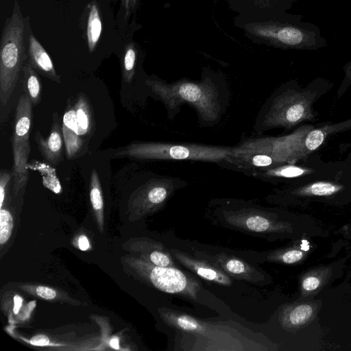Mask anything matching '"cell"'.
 <instances>
[{
  "mask_svg": "<svg viewBox=\"0 0 351 351\" xmlns=\"http://www.w3.org/2000/svg\"><path fill=\"white\" fill-rule=\"evenodd\" d=\"M24 21L14 1L11 16L4 23L0 48V103L5 106L17 83L24 57Z\"/></svg>",
  "mask_w": 351,
  "mask_h": 351,
  "instance_id": "6da1fadb",
  "label": "cell"
},
{
  "mask_svg": "<svg viewBox=\"0 0 351 351\" xmlns=\"http://www.w3.org/2000/svg\"><path fill=\"white\" fill-rule=\"evenodd\" d=\"M146 84L169 110L187 103L195 107L207 121H213L219 116V94L213 85L188 81L167 84L154 80H147Z\"/></svg>",
  "mask_w": 351,
  "mask_h": 351,
  "instance_id": "7a4b0ae2",
  "label": "cell"
},
{
  "mask_svg": "<svg viewBox=\"0 0 351 351\" xmlns=\"http://www.w3.org/2000/svg\"><path fill=\"white\" fill-rule=\"evenodd\" d=\"M233 148L197 144L133 142L117 151L119 157L149 160H192L218 162L229 161Z\"/></svg>",
  "mask_w": 351,
  "mask_h": 351,
  "instance_id": "3957f363",
  "label": "cell"
},
{
  "mask_svg": "<svg viewBox=\"0 0 351 351\" xmlns=\"http://www.w3.org/2000/svg\"><path fill=\"white\" fill-rule=\"evenodd\" d=\"M316 97V93L310 89L289 90L279 94L272 100L263 125L289 129L302 122L315 120L312 104Z\"/></svg>",
  "mask_w": 351,
  "mask_h": 351,
  "instance_id": "277c9868",
  "label": "cell"
},
{
  "mask_svg": "<svg viewBox=\"0 0 351 351\" xmlns=\"http://www.w3.org/2000/svg\"><path fill=\"white\" fill-rule=\"evenodd\" d=\"M313 128L311 125H304L288 135L249 139L237 147L236 150L243 153L266 154L273 159L276 166L295 164L309 154L304 139Z\"/></svg>",
  "mask_w": 351,
  "mask_h": 351,
  "instance_id": "5b68a950",
  "label": "cell"
},
{
  "mask_svg": "<svg viewBox=\"0 0 351 351\" xmlns=\"http://www.w3.org/2000/svg\"><path fill=\"white\" fill-rule=\"evenodd\" d=\"M32 107L27 95H21L16 106L12 138L15 193L26 184L29 178L27 162L30 152L29 132L32 124Z\"/></svg>",
  "mask_w": 351,
  "mask_h": 351,
  "instance_id": "8992f818",
  "label": "cell"
},
{
  "mask_svg": "<svg viewBox=\"0 0 351 351\" xmlns=\"http://www.w3.org/2000/svg\"><path fill=\"white\" fill-rule=\"evenodd\" d=\"M174 189L172 180L151 179L136 191L134 204L142 210H149L162 206Z\"/></svg>",
  "mask_w": 351,
  "mask_h": 351,
  "instance_id": "52a82bcc",
  "label": "cell"
},
{
  "mask_svg": "<svg viewBox=\"0 0 351 351\" xmlns=\"http://www.w3.org/2000/svg\"><path fill=\"white\" fill-rule=\"evenodd\" d=\"M170 252L183 266L202 278L224 286L231 285L232 281L229 276L213 263L195 258L176 249L171 248Z\"/></svg>",
  "mask_w": 351,
  "mask_h": 351,
  "instance_id": "ba28073f",
  "label": "cell"
},
{
  "mask_svg": "<svg viewBox=\"0 0 351 351\" xmlns=\"http://www.w3.org/2000/svg\"><path fill=\"white\" fill-rule=\"evenodd\" d=\"M34 139L43 157L52 165L56 166L62 160L63 133L60 119L57 112L53 114V123L50 133L44 138L36 131Z\"/></svg>",
  "mask_w": 351,
  "mask_h": 351,
  "instance_id": "9c48e42d",
  "label": "cell"
},
{
  "mask_svg": "<svg viewBox=\"0 0 351 351\" xmlns=\"http://www.w3.org/2000/svg\"><path fill=\"white\" fill-rule=\"evenodd\" d=\"M226 220L234 226L256 232L276 231L280 227L277 221L255 210L232 212L228 214Z\"/></svg>",
  "mask_w": 351,
  "mask_h": 351,
  "instance_id": "30bf717a",
  "label": "cell"
},
{
  "mask_svg": "<svg viewBox=\"0 0 351 351\" xmlns=\"http://www.w3.org/2000/svg\"><path fill=\"white\" fill-rule=\"evenodd\" d=\"M28 56L29 63L36 72L55 82H61L49 55L33 34L29 36Z\"/></svg>",
  "mask_w": 351,
  "mask_h": 351,
  "instance_id": "8fae6325",
  "label": "cell"
},
{
  "mask_svg": "<svg viewBox=\"0 0 351 351\" xmlns=\"http://www.w3.org/2000/svg\"><path fill=\"white\" fill-rule=\"evenodd\" d=\"M209 258L225 273L237 278L252 281L261 279V274L237 257L221 253L211 255Z\"/></svg>",
  "mask_w": 351,
  "mask_h": 351,
  "instance_id": "7c38bea8",
  "label": "cell"
},
{
  "mask_svg": "<svg viewBox=\"0 0 351 351\" xmlns=\"http://www.w3.org/2000/svg\"><path fill=\"white\" fill-rule=\"evenodd\" d=\"M102 32V22L98 3L93 1L89 4L86 25V39L90 53L95 51Z\"/></svg>",
  "mask_w": 351,
  "mask_h": 351,
  "instance_id": "4fadbf2b",
  "label": "cell"
},
{
  "mask_svg": "<svg viewBox=\"0 0 351 351\" xmlns=\"http://www.w3.org/2000/svg\"><path fill=\"white\" fill-rule=\"evenodd\" d=\"M74 107L76 112L78 134L82 137L90 134L93 128L94 119L87 97L83 93L79 94Z\"/></svg>",
  "mask_w": 351,
  "mask_h": 351,
  "instance_id": "5bb4252c",
  "label": "cell"
},
{
  "mask_svg": "<svg viewBox=\"0 0 351 351\" xmlns=\"http://www.w3.org/2000/svg\"><path fill=\"white\" fill-rule=\"evenodd\" d=\"M23 73V90L25 94L29 98L33 106H37L41 99V83L40 78L28 62L22 69Z\"/></svg>",
  "mask_w": 351,
  "mask_h": 351,
  "instance_id": "9a60e30c",
  "label": "cell"
},
{
  "mask_svg": "<svg viewBox=\"0 0 351 351\" xmlns=\"http://www.w3.org/2000/svg\"><path fill=\"white\" fill-rule=\"evenodd\" d=\"M343 186L332 182L319 181L295 190L293 193L306 196H328L343 189Z\"/></svg>",
  "mask_w": 351,
  "mask_h": 351,
  "instance_id": "2e32d148",
  "label": "cell"
},
{
  "mask_svg": "<svg viewBox=\"0 0 351 351\" xmlns=\"http://www.w3.org/2000/svg\"><path fill=\"white\" fill-rule=\"evenodd\" d=\"M313 172H314V170L312 169L296 166L294 164L282 165L258 171L260 175L262 176L285 178H297Z\"/></svg>",
  "mask_w": 351,
  "mask_h": 351,
  "instance_id": "e0dca14e",
  "label": "cell"
},
{
  "mask_svg": "<svg viewBox=\"0 0 351 351\" xmlns=\"http://www.w3.org/2000/svg\"><path fill=\"white\" fill-rule=\"evenodd\" d=\"M313 313V308L308 304H299L286 313L282 322L289 326H298L308 322Z\"/></svg>",
  "mask_w": 351,
  "mask_h": 351,
  "instance_id": "ac0fdd59",
  "label": "cell"
},
{
  "mask_svg": "<svg viewBox=\"0 0 351 351\" xmlns=\"http://www.w3.org/2000/svg\"><path fill=\"white\" fill-rule=\"evenodd\" d=\"M63 138L65 143L66 157L73 159L82 152L83 148V139L74 130L62 124Z\"/></svg>",
  "mask_w": 351,
  "mask_h": 351,
  "instance_id": "d6986e66",
  "label": "cell"
},
{
  "mask_svg": "<svg viewBox=\"0 0 351 351\" xmlns=\"http://www.w3.org/2000/svg\"><path fill=\"white\" fill-rule=\"evenodd\" d=\"M90 199L93 210L101 218L104 201L100 180L95 169L92 170L90 177Z\"/></svg>",
  "mask_w": 351,
  "mask_h": 351,
  "instance_id": "ffe728a7",
  "label": "cell"
},
{
  "mask_svg": "<svg viewBox=\"0 0 351 351\" xmlns=\"http://www.w3.org/2000/svg\"><path fill=\"white\" fill-rule=\"evenodd\" d=\"M136 59V47L134 43H130L125 47L123 58L122 77L125 83L130 84L133 80Z\"/></svg>",
  "mask_w": 351,
  "mask_h": 351,
  "instance_id": "44dd1931",
  "label": "cell"
},
{
  "mask_svg": "<svg viewBox=\"0 0 351 351\" xmlns=\"http://www.w3.org/2000/svg\"><path fill=\"white\" fill-rule=\"evenodd\" d=\"M328 134V125L311 130L307 133L304 139L305 147L308 153L311 154L319 148Z\"/></svg>",
  "mask_w": 351,
  "mask_h": 351,
  "instance_id": "7402d4cb",
  "label": "cell"
},
{
  "mask_svg": "<svg viewBox=\"0 0 351 351\" xmlns=\"http://www.w3.org/2000/svg\"><path fill=\"white\" fill-rule=\"evenodd\" d=\"M13 228V219L11 213L5 210H0V243L3 245L10 239Z\"/></svg>",
  "mask_w": 351,
  "mask_h": 351,
  "instance_id": "603a6c76",
  "label": "cell"
},
{
  "mask_svg": "<svg viewBox=\"0 0 351 351\" xmlns=\"http://www.w3.org/2000/svg\"><path fill=\"white\" fill-rule=\"evenodd\" d=\"M62 124L78 134L75 109L69 101H68L67 106L63 116Z\"/></svg>",
  "mask_w": 351,
  "mask_h": 351,
  "instance_id": "cb8c5ba5",
  "label": "cell"
},
{
  "mask_svg": "<svg viewBox=\"0 0 351 351\" xmlns=\"http://www.w3.org/2000/svg\"><path fill=\"white\" fill-rule=\"evenodd\" d=\"M12 177H14L13 171L3 169L0 172V208H2L7 187Z\"/></svg>",
  "mask_w": 351,
  "mask_h": 351,
  "instance_id": "d4e9b609",
  "label": "cell"
},
{
  "mask_svg": "<svg viewBox=\"0 0 351 351\" xmlns=\"http://www.w3.org/2000/svg\"><path fill=\"white\" fill-rule=\"evenodd\" d=\"M343 70L345 72V76L341 82V86L338 89L337 96L341 97L348 89V88L351 84V61L347 63L344 67Z\"/></svg>",
  "mask_w": 351,
  "mask_h": 351,
  "instance_id": "484cf974",
  "label": "cell"
},
{
  "mask_svg": "<svg viewBox=\"0 0 351 351\" xmlns=\"http://www.w3.org/2000/svg\"><path fill=\"white\" fill-rule=\"evenodd\" d=\"M302 256V252L298 250H291L284 252L280 258L285 263L292 264L299 261Z\"/></svg>",
  "mask_w": 351,
  "mask_h": 351,
  "instance_id": "4316f807",
  "label": "cell"
},
{
  "mask_svg": "<svg viewBox=\"0 0 351 351\" xmlns=\"http://www.w3.org/2000/svg\"><path fill=\"white\" fill-rule=\"evenodd\" d=\"M36 292L39 297L45 300H52L56 296V291L47 287L38 286Z\"/></svg>",
  "mask_w": 351,
  "mask_h": 351,
  "instance_id": "83f0119b",
  "label": "cell"
},
{
  "mask_svg": "<svg viewBox=\"0 0 351 351\" xmlns=\"http://www.w3.org/2000/svg\"><path fill=\"white\" fill-rule=\"evenodd\" d=\"M319 279L315 276H308L302 282V288L308 291L315 290L319 286Z\"/></svg>",
  "mask_w": 351,
  "mask_h": 351,
  "instance_id": "f1b7e54d",
  "label": "cell"
},
{
  "mask_svg": "<svg viewBox=\"0 0 351 351\" xmlns=\"http://www.w3.org/2000/svg\"><path fill=\"white\" fill-rule=\"evenodd\" d=\"M137 0H121L125 19H128L130 15L133 12Z\"/></svg>",
  "mask_w": 351,
  "mask_h": 351,
  "instance_id": "f546056e",
  "label": "cell"
},
{
  "mask_svg": "<svg viewBox=\"0 0 351 351\" xmlns=\"http://www.w3.org/2000/svg\"><path fill=\"white\" fill-rule=\"evenodd\" d=\"M29 342L33 346H45L49 344V339L45 335H37L32 337Z\"/></svg>",
  "mask_w": 351,
  "mask_h": 351,
  "instance_id": "4dcf8cb0",
  "label": "cell"
},
{
  "mask_svg": "<svg viewBox=\"0 0 351 351\" xmlns=\"http://www.w3.org/2000/svg\"><path fill=\"white\" fill-rule=\"evenodd\" d=\"M78 246L79 248L82 251H86L89 248V242L85 236L82 235L78 239Z\"/></svg>",
  "mask_w": 351,
  "mask_h": 351,
  "instance_id": "1f68e13d",
  "label": "cell"
},
{
  "mask_svg": "<svg viewBox=\"0 0 351 351\" xmlns=\"http://www.w3.org/2000/svg\"><path fill=\"white\" fill-rule=\"evenodd\" d=\"M110 346L114 349H119V339L117 337L112 338L110 341Z\"/></svg>",
  "mask_w": 351,
  "mask_h": 351,
  "instance_id": "d6a6232c",
  "label": "cell"
},
{
  "mask_svg": "<svg viewBox=\"0 0 351 351\" xmlns=\"http://www.w3.org/2000/svg\"><path fill=\"white\" fill-rule=\"evenodd\" d=\"M341 128L351 127V120L346 121L345 123H341Z\"/></svg>",
  "mask_w": 351,
  "mask_h": 351,
  "instance_id": "836d02e7",
  "label": "cell"
}]
</instances>
